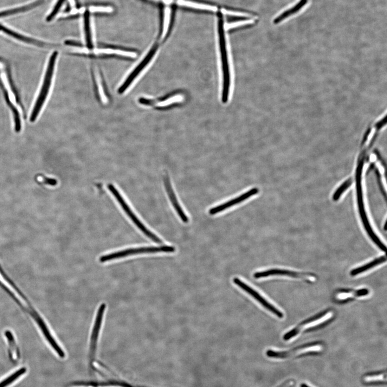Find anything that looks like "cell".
I'll use <instances>...</instances> for the list:
<instances>
[{
    "label": "cell",
    "instance_id": "6da1fadb",
    "mask_svg": "<svg viewBox=\"0 0 387 387\" xmlns=\"http://www.w3.org/2000/svg\"><path fill=\"white\" fill-rule=\"evenodd\" d=\"M58 57L57 52L51 55L48 63V66L45 73L43 86L41 92L39 94L35 105L32 110L30 117V121L34 122L40 113L45 101H46L51 88L52 80L54 74L55 64Z\"/></svg>",
    "mask_w": 387,
    "mask_h": 387
},
{
    "label": "cell",
    "instance_id": "7a4b0ae2",
    "mask_svg": "<svg viewBox=\"0 0 387 387\" xmlns=\"http://www.w3.org/2000/svg\"><path fill=\"white\" fill-rule=\"evenodd\" d=\"M333 312L331 309H326L323 312L313 316V317L303 321L292 330L287 332L284 335L283 339L286 341L289 340L294 338L303 331L324 324L333 318Z\"/></svg>",
    "mask_w": 387,
    "mask_h": 387
},
{
    "label": "cell",
    "instance_id": "3957f363",
    "mask_svg": "<svg viewBox=\"0 0 387 387\" xmlns=\"http://www.w3.org/2000/svg\"><path fill=\"white\" fill-rule=\"evenodd\" d=\"M176 249L170 246H161L160 247H143L134 249H129L113 254L103 256L100 258L101 262H105L114 259H120L127 256L143 254H155L158 253H172L175 252Z\"/></svg>",
    "mask_w": 387,
    "mask_h": 387
},
{
    "label": "cell",
    "instance_id": "277c9868",
    "mask_svg": "<svg viewBox=\"0 0 387 387\" xmlns=\"http://www.w3.org/2000/svg\"><path fill=\"white\" fill-rule=\"evenodd\" d=\"M108 187L110 192L112 193V194L115 198L117 199V201L121 206L122 209H124L127 215L130 218L131 220L135 225H136V227L143 232L145 235L151 239L154 242L158 244L163 243L162 241H161L156 235H154L151 231L148 230L143 223L139 220V218L135 216L130 208L129 207L124 197H122L120 194V192L115 188L114 185L109 184L108 185Z\"/></svg>",
    "mask_w": 387,
    "mask_h": 387
},
{
    "label": "cell",
    "instance_id": "5b68a950",
    "mask_svg": "<svg viewBox=\"0 0 387 387\" xmlns=\"http://www.w3.org/2000/svg\"><path fill=\"white\" fill-rule=\"evenodd\" d=\"M0 283H1V285L3 286V287L8 290L10 294L14 297L15 299L21 303L25 309H27L28 312L31 315L32 317L34 318L38 324L40 325L45 337H49L51 334L50 331L48 330L47 326L44 324V322L40 317V316H39L34 311L33 308L31 307L29 303L27 302V300H25L21 294L18 292V290L15 289L14 286L11 285L9 281L6 280L5 277L4 278L1 272H0Z\"/></svg>",
    "mask_w": 387,
    "mask_h": 387
},
{
    "label": "cell",
    "instance_id": "8992f818",
    "mask_svg": "<svg viewBox=\"0 0 387 387\" xmlns=\"http://www.w3.org/2000/svg\"><path fill=\"white\" fill-rule=\"evenodd\" d=\"M157 48L156 47H153L146 56L143 58L138 65L133 70L130 75H129L125 82L123 83L120 87L119 92L120 94L124 93L127 90L131 87L132 84L136 80L139 76L146 69V68L151 64L155 56L157 53Z\"/></svg>",
    "mask_w": 387,
    "mask_h": 387
},
{
    "label": "cell",
    "instance_id": "52a82bcc",
    "mask_svg": "<svg viewBox=\"0 0 387 387\" xmlns=\"http://www.w3.org/2000/svg\"><path fill=\"white\" fill-rule=\"evenodd\" d=\"M270 276H287L292 277V278L302 279L309 282H314L317 280V276L312 273L296 272L291 270L281 269H270L263 271V272H257L254 275L256 279H260Z\"/></svg>",
    "mask_w": 387,
    "mask_h": 387
},
{
    "label": "cell",
    "instance_id": "ba28073f",
    "mask_svg": "<svg viewBox=\"0 0 387 387\" xmlns=\"http://www.w3.org/2000/svg\"><path fill=\"white\" fill-rule=\"evenodd\" d=\"M234 282L237 286L244 290L245 292H246L248 294L253 296L255 299L260 303L262 306L267 309L268 311L276 315L277 317H278L280 319H282L283 318V314L279 311L278 309H277L273 305L270 304V303L265 299H264L259 293H258L253 288L248 286L247 283H244L240 279L237 278V277L234 278Z\"/></svg>",
    "mask_w": 387,
    "mask_h": 387
},
{
    "label": "cell",
    "instance_id": "9c48e42d",
    "mask_svg": "<svg viewBox=\"0 0 387 387\" xmlns=\"http://www.w3.org/2000/svg\"><path fill=\"white\" fill-rule=\"evenodd\" d=\"M320 342L316 341L313 343L306 344L293 348L288 351L278 352L273 350H268L266 352V355L268 357L274 358H286L294 356L297 354L304 352L314 351L318 350L321 346Z\"/></svg>",
    "mask_w": 387,
    "mask_h": 387
},
{
    "label": "cell",
    "instance_id": "30bf717a",
    "mask_svg": "<svg viewBox=\"0 0 387 387\" xmlns=\"http://www.w3.org/2000/svg\"><path fill=\"white\" fill-rule=\"evenodd\" d=\"M106 309V304L102 303L97 313L96 318L93 328L91 341H90V357L93 359L95 356L97 342H98L103 315Z\"/></svg>",
    "mask_w": 387,
    "mask_h": 387
},
{
    "label": "cell",
    "instance_id": "8fae6325",
    "mask_svg": "<svg viewBox=\"0 0 387 387\" xmlns=\"http://www.w3.org/2000/svg\"><path fill=\"white\" fill-rule=\"evenodd\" d=\"M259 192V190L257 188H254L251 189L250 191H248L247 193H245L242 195L236 197L233 199L230 200V201L224 203L221 205H218L216 207L213 208L209 210V213L211 215H214L218 214L219 212H221L225 209L231 207L236 204L240 203L245 200L247 199L251 196H253Z\"/></svg>",
    "mask_w": 387,
    "mask_h": 387
},
{
    "label": "cell",
    "instance_id": "7c38bea8",
    "mask_svg": "<svg viewBox=\"0 0 387 387\" xmlns=\"http://www.w3.org/2000/svg\"><path fill=\"white\" fill-rule=\"evenodd\" d=\"M367 289L353 290L350 289H340L337 290L334 294L335 301L339 303H344L354 298H360L369 294Z\"/></svg>",
    "mask_w": 387,
    "mask_h": 387
},
{
    "label": "cell",
    "instance_id": "4fadbf2b",
    "mask_svg": "<svg viewBox=\"0 0 387 387\" xmlns=\"http://www.w3.org/2000/svg\"><path fill=\"white\" fill-rule=\"evenodd\" d=\"M164 180L166 191L168 195H169L170 197V201L173 205L174 208L175 209L179 216L182 219L183 222L185 223H188L189 221V218L186 216L185 213L179 203L175 193H174L173 190L169 176L167 175L165 176Z\"/></svg>",
    "mask_w": 387,
    "mask_h": 387
},
{
    "label": "cell",
    "instance_id": "5bb4252c",
    "mask_svg": "<svg viewBox=\"0 0 387 387\" xmlns=\"http://www.w3.org/2000/svg\"><path fill=\"white\" fill-rule=\"evenodd\" d=\"M387 261L386 256H382L379 258H377V259L373 260V261L367 263L362 266L354 268L351 271L350 275L352 276H357L361 273H363L367 272L374 267H375L380 264L386 262Z\"/></svg>",
    "mask_w": 387,
    "mask_h": 387
},
{
    "label": "cell",
    "instance_id": "9a60e30c",
    "mask_svg": "<svg viewBox=\"0 0 387 387\" xmlns=\"http://www.w3.org/2000/svg\"><path fill=\"white\" fill-rule=\"evenodd\" d=\"M93 53L96 55H117L131 58H135L137 56L131 51L111 48L96 49L93 50Z\"/></svg>",
    "mask_w": 387,
    "mask_h": 387
},
{
    "label": "cell",
    "instance_id": "2e32d148",
    "mask_svg": "<svg viewBox=\"0 0 387 387\" xmlns=\"http://www.w3.org/2000/svg\"><path fill=\"white\" fill-rule=\"evenodd\" d=\"M177 4L180 6L198 10L213 12H215L217 10V8L215 6L187 1V0H178Z\"/></svg>",
    "mask_w": 387,
    "mask_h": 387
},
{
    "label": "cell",
    "instance_id": "e0dca14e",
    "mask_svg": "<svg viewBox=\"0 0 387 387\" xmlns=\"http://www.w3.org/2000/svg\"><path fill=\"white\" fill-rule=\"evenodd\" d=\"M307 2L308 0H300V1L298 4H296L293 7L282 12L281 14L277 16L275 19L274 21H276V23L281 22V21L288 18V17L296 14V13L301 10L303 7H304V6L306 5Z\"/></svg>",
    "mask_w": 387,
    "mask_h": 387
},
{
    "label": "cell",
    "instance_id": "ac0fdd59",
    "mask_svg": "<svg viewBox=\"0 0 387 387\" xmlns=\"http://www.w3.org/2000/svg\"><path fill=\"white\" fill-rule=\"evenodd\" d=\"M0 29L5 32V33L8 34L9 35L18 39V40H21L22 41L27 42L28 43L37 45H39V46H44V45H45V44H43V43L42 42H40V41H37L34 40H31V38H27V37H25L20 35L19 34H18L16 33V32H15L14 31H11V30L6 28L5 27H2V25H0Z\"/></svg>",
    "mask_w": 387,
    "mask_h": 387
},
{
    "label": "cell",
    "instance_id": "d6986e66",
    "mask_svg": "<svg viewBox=\"0 0 387 387\" xmlns=\"http://www.w3.org/2000/svg\"><path fill=\"white\" fill-rule=\"evenodd\" d=\"M171 19V9L169 6H166L164 10V23L161 40H163L169 31Z\"/></svg>",
    "mask_w": 387,
    "mask_h": 387
},
{
    "label": "cell",
    "instance_id": "ffe728a7",
    "mask_svg": "<svg viewBox=\"0 0 387 387\" xmlns=\"http://www.w3.org/2000/svg\"><path fill=\"white\" fill-rule=\"evenodd\" d=\"M26 372H27V369H25V367L21 368L20 369L12 374L10 376L6 378L2 382L0 383V387H6L9 386L13 382H14L18 378L23 375Z\"/></svg>",
    "mask_w": 387,
    "mask_h": 387
},
{
    "label": "cell",
    "instance_id": "44dd1931",
    "mask_svg": "<svg viewBox=\"0 0 387 387\" xmlns=\"http://www.w3.org/2000/svg\"><path fill=\"white\" fill-rule=\"evenodd\" d=\"M40 1H37L31 4H29L27 5H24L19 6L18 8H15L14 9L9 10H5L3 11L2 12H0V17H3L8 15H10L12 14H16L17 12L24 11L25 10H27L28 9H30L31 8L34 7L36 5H38L39 3H40Z\"/></svg>",
    "mask_w": 387,
    "mask_h": 387
},
{
    "label": "cell",
    "instance_id": "7402d4cb",
    "mask_svg": "<svg viewBox=\"0 0 387 387\" xmlns=\"http://www.w3.org/2000/svg\"><path fill=\"white\" fill-rule=\"evenodd\" d=\"M254 23H255V19H246V20H243L230 23H225L224 25V28L225 31H227L231 29L242 27V26L251 24H253Z\"/></svg>",
    "mask_w": 387,
    "mask_h": 387
},
{
    "label": "cell",
    "instance_id": "603a6c76",
    "mask_svg": "<svg viewBox=\"0 0 387 387\" xmlns=\"http://www.w3.org/2000/svg\"><path fill=\"white\" fill-rule=\"evenodd\" d=\"M95 77H96V85H97V87H98L99 94L100 95V98L101 101H102V102L106 103L107 102L106 95L105 92L104 88H103V84L102 83L101 77L99 74L98 73V71H96V72H95Z\"/></svg>",
    "mask_w": 387,
    "mask_h": 387
},
{
    "label": "cell",
    "instance_id": "cb8c5ba5",
    "mask_svg": "<svg viewBox=\"0 0 387 387\" xmlns=\"http://www.w3.org/2000/svg\"><path fill=\"white\" fill-rule=\"evenodd\" d=\"M36 182L41 185H46L51 186H55L57 185V180L50 178L45 177L43 175H38L36 178Z\"/></svg>",
    "mask_w": 387,
    "mask_h": 387
},
{
    "label": "cell",
    "instance_id": "d4e9b609",
    "mask_svg": "<svg viewBox=\"0 0 387 387\" xmlns=\"http://www.w3.org/2000/svg\"><path fill=\"white\" fill-rule=\"evenodd\" d=\"M89 10L91 12L111 13L114 11V8L111 6H90Z\"/></svg>",
    "mask_w": 387,
    "mask_h": 387
},
{
    "label": "cell",
    "instance_id": "484cf974",
    "mask_svg": "<svg viewBox=\"0 0 387 387\" xmlns=\"http://www.w3.org/2000/svg\"><path fill=\"white\" fill-rule=\"evenodd\" d=\"M221 11L223 13V14L224 15L239 16V17H254L253 15H252L251 14H248V13H246L244 12L232 11L229 10H226L225 9H222Z\"/></svg>",
    "mask_w": 387,
    "mask_h": 387
},
{
    "label": "cell",
    "instance_id": "4316f807",
    "mask_svg": "<svg viewBox=\"0 0 387 387\" xmlns=\"http://www.w3.org/2000/svg\"><path fill=\"white\" fill-rule=\"evenodd\" d=\"M382 373H383V372H377V373H376V372H373V373H370V374H369V375H368V376H378V375H380V374H382Z\"/></svg>",
    "mask_w": 387,
    "mask_h": 387
},
{
    "label": "cell",
    "instance_id": "83f0119b",
    "mask_svg": "<svg viewBox=\"0 0 387 387\" xmlns=\"http://www.w3.org/2000/svg\"><path fill=\"white\" fill-rule=\"evenodd\" d=\"M78 13V9H77L76 8H73L72 10L70 11V14L71 15H75L76 14H77Z\"/></svg>",
    "mask_w": 387,
    "mask_h": 387
},
{
    "label": "cell",
    "instance_id": "f1b7e54d",
    "mask_svg": "<svg viewBox=\"0 0 387 387\" xmlns=\"http://www.w3.org/2000/svg\"><path fill=\"white\" fill-rule=\"evenodd\" d=\"M85 11L86 8L85 7L81 8L80 9H78V12L80 13V14H83Z\"/></svg>",
    "mask_w": 387,
    "mask_h": 387
},
{
    "label": "cell",
    "instance_id": "f546056e",
    "mask_svg": "<svg viewBox=\"0 0 387 387\" xmlns=\"http://www.w3.org/2000/svg\"><path fill=\"white\" fill-rule=\"evenodd\" d=\"M68 1L70 3V5L72 6V7H73V6H75V0H68Z\"/></svg>",
    "mask_w": 387,
    "mask_h": 387
},
{
    "label": "cell",
    "instance_id": "4dcf8cb0",
    "mask_svg": "<svg viewBox=\"0 0 387 387\" xmlns=\"http://www.w3.org/2000/svg\"><path fill=\"white\" fill-rule=\"evenodd\" d=\"M163 1L166 4H170L172 2L173 0H163Z\"/></svg>",
    "mask_w": 387,
    "mask_h": 387
},
{
    "label": "cell",
    "instance_id": "1f68e13d",
    "mask_svg": "<svg viewBox=\"0 0 387 387\" xmlns=\"http://www.w3.org/2000/svg\"><path fill=\"white\" fill-rule=\"evenodd\" d=\"M301 387H310L307 385L306 384H303L301 385Z\"/></svg>",
    "mask_w": 387,
    "mask_h": 387
},
{
    "label": "cell",
    "instance_id": "d6a6232c",
    "mask_svg": "<svg viewBox=\"0 0 387 387\" xmlns=\"http://www.w3.org/2000/svg\"></svg>",
    "mask_w": 387,
    "mask_h": 387
},
{
    "label": "cell",
    "instance_id": "836d02e7",
    "mask_svg": "<svg viewBox=\"0 0 387 387\" xmlns=\"http://www.w3.org/2000/svg\"><path fill=\"white\" fill-rule=\"evenodd\" d=\"M154 1H159V0H154Z\"/></svg>",
    "mask_w": 387,
    "mask_h": 387
},
{
    "label": "cell",
    "instance_id": "e575fe53",
    "mask_svg": "<svg viewBox=\"0 0 387 387\" xmlns=\"http://www.w3.org/2000/svg\"></svg>",
    "mask_w": 387,
    "mask_h": 387
}]
</instances>
